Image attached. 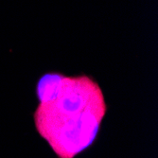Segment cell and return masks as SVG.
I'll list each match as a JSON object with an SVG mask.
<instances>
[{
    "label": "cell",
    "mask_w": 158,
    "mask_h": 158,
    "mask_svg": "<svg viewBox=\"0 0 158 158\" xmlns=\"http://www.w3.org/2000/svg\"><path fill=\"white\" fill-rule=\"evenodd\" d=\"M36 93L35 128L58 158H74L93 144L107 104L92 77L49 73L40 79Z\"/></svg>",
    "instance_id": "cell-1"
}]
</instances>
